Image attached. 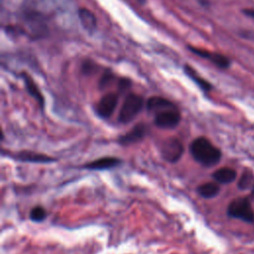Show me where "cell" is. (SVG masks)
I'll use <instances>...</instances> for the list:
<instances>
[{"label":"cell","instance_id":"6da1fadb","mask_svg":"<svg viewBox=\"0 0 254 254\" xmlns=\"http://www.w3.org/2000/svg\"><path fill=\"white\" fill-rule=\"evenodd\" d=\"M190 151L196 162L206 167L217 164L221 158L220 150L204 137L194 139L190 143Z\"/></svg>","mask_w":254,"mask_h":254},{"label":"cell","instance_id":"7a4b0ae2","mask_svg":"<svg viewBox=\"0 0 254 254\" xmlns=\"http://www.w3.org/2000/svg\"><path fill=\"white\" fill-rule=\"evenodd\" d=\"M142 108H143V98L138 94H134V93L128 94L119 111V116H118L119 122L122 124L129 123L139 114Z\"/></svg>","mask_w":254,"mask_h":254},{"label":"cell","instance_id":"3957f363","mask_svg":"<svg viewBox=\"0 0 254 254\" xmlns=\"http://www.w3.org/2000/svg\"><path fill=\"white\" fill-rule=\"evenodd\" d=\"M227 212L230 216L242 219L244 221H253L254 212L252 210L249 200L245 197H240L232 200L227 208Z\"/></svg>","mask_w":254,"mask_h":254},{"label":"cell","instance_id":"277c9868","mask_svg":"<svg viewBox=\"0 0 254 254\" xmlns=\"http://www.w3.org/2000/svg\"><path fill=\"white\" fill-rule=\"evenodd\" d=\"M160 152L166 161L170 163H176L181 159L184 153V146L179 139L171 137L161 143Z\"/></svg>","mask_w":254,"mask_h":254},{"label":"cell","instance_id":"5b68a950","mask_svg":"<svg viewBox=\"0 0 254 254\" xmlns=\"http://www.w3.org/2000/svg\"><path fill=\"white\" fill-rule=\"evenodd\" d=\"M181 121V113L175 108L166 109L156 113L154 123L162 129H173L178 126Z\"/></svg>","mask_w":254,"mask_h":254},{"label":"cell","instance_id":"8992f818","mask_svg":"<svg viewBox=\"0 0 254 254\" xmlns=\"http://www.w3.org/2000/svg\"><path fill=\"white\" fill-rule=\"evenodd\" d=\"M118 103V95L116 93L110 92L101 97L96 105V113L101 118H108L114 112Z\"/></svg>","mask_w":254,"mask_h":254},{"label":"cell","instance_id":"52a82bcc","mask_svg":"<svg viewBox=\"0 0 254 254\" xmlns=\"http://www.w3.org/2000/svg\"><path fill=\"white\" fill-rule=\"evenodd\" d=\"M148 132V126L144 123H139L135 125L128 133L120 136L118 138V142L121 145H130L141 141Z\"/></svg>","mask_w":254,"mask_h":254},{"label":"cell","instance_id":"ba28073f","mask_svg":"<svg viewBox=\"0 0 254 254\" xmlns=\"http://www.w3.org/2000/svg\"><path fill=\"white\" fill-rule=\"evenodd\" d=\"M189 50L191 51L193 54L197 55L198 57L204 58L209 60L213 64H215L216 66L220 67V68H226L229 66L230 64V61L227 57L220 55V54H216V53H211L202 49H197V48H193V47H189Z\"/></svg>","mask_w":254,"mask_h":254},{"label":"cell","instance_id":"9c48e42d","mask_svg":"<svg viewBox=\"0 0 254 254\" xmlns=\"http://www.w3.org/2000/svg\"><path fill=\"white\" fill-rule=\"evenodd\" d=\"M121 160L116 157H102L85 164L83 168L88 170H107L118 166Z\"/></svg>","mask_w":254,"mask_h":254},{"label":"cell","instance_id":"30bf717a","mask_svg":"<svg viewBox=\"0 0 254 254\" xmlns=\"http://www.w3.org/2000/svg\"><path fill=\"white\" fill-rule=\"evenodd\" d=\"M15 158L22 162H31V163H50L55 161L54 158H51L45 154L35 153L31 151L19 152L16 154Z\"/></svg>","mask_w":254,"mask_h":254},{"label":"cell","instance_id":"8fae6325","mask_svg":"<svg viewBox=\"0 0 254 254\" xmlns=\"http://www.w3.org/2000/svg\"><path fill=\"white\" fill-rule=\"evenodd\" d=\"M78 18L86 32L92 34L96 30V18L91 11L85 8H80L78 10Z\"/></svg>","mask_w":254,"mask_h":254},{"label":"cell","instance_id":"7c38bea8","mask_svg":"<svg viewBox=\"0 0 254 254\" xmlns=\"http://www.w3.org/2000/svg\"><path fill=\"white\" fill-rule=\"evenodd\" d=\"M176 106L168 99L164 98V97H160V96H153L151 98L148 99L147 101V109L148 111H152V112H160L166 109H170V108H175Z\"/></svg>","mask_w":254,"mask_h":254},{"label":"cell","instance_id":"4fadbf2b","mask_svg":"<svg viewBox=\"0 0 254 254\" xmlns=\"http://www.w3.org/2000/svg\"><path fill=\"white\" fill-rule=\"evenodd\" d=\"M23 78H24V82H25V86L27 91L29 92V94L31 96H33L39 103L40 107L43 109L44 105H45V100H44V96L42 95L41 91L39 90L37 84L34 82V80L26 73H23Z\"/></svg>","mask_w":254,"mask_h":254},{"label":"cell","instance_id":"5bb4252c","mask_svg":"<svg viewBox=\"0 0 254 254\" xmlns=\"http://www.w3.org/2000/svg\"><path fill=\"white\" fill-rule=\"evenodd\" d=\"M212 178L220 184H229L236 179V172L231 168H220L212 174Z\"/></svg>","mask_w":254,"mask_h":254},{"label":"cell","instance_id":"9a60e30c","mask_svg":"<svg viewBox=\"0 0 254 254\" xmlns=\"http://www.w3.org/2000/svg\"><path fill=\"white\" fill-rule=\"evenodd\" d=\"M197 192L202 197L211 198L214 197L219 192V186L216 183L212 182L204 183L197 188Z\"/></svg>","mask_w":254,"mask_h":254},{"label":"cell","instance_id":"2e32d148","mask_svg":"<svg viewBox=\"0 0 254 254\" xmlns=\"http://www.w3.org/2000/svg\"><path fill=\"white\" fill-rule=\"evenodd\" d=\"M185 72L190 77V79H192L201 89H203L204 91H208L211 88V85L209 82H207L205 79L201 78L200 76H198L196 74V72L189 65H185Z\"/></svg>","mask_w":254,"mask_h":254},{"label":"cell","instance_id":"e0dca14e","mask_svg":"<svg viewBox=\"0 0 254 254\" xmlns=\"http://www.w3.org/2000/svg\"><path fill=\"white\" fill-rule=\"evenodd\" d=\"M47 216V212L45 210L44 207L37 205L34 208H32L31 212H30V219L36 222H40L43 221Z\"/></svg>","mask_w":254,"mask_h":254},{"label":"cell","instance_id":"ac0fdd59","mask_svg":"<svg viewBox=\"0 0 254 254\" xmlns=\"http://www.w3.org/2000/svg\"><path fill=\"white\" fill-rule=\"evenodd\" d=\"M253 182H254V177H253V175L251 174V172H245V173L241 176V178L239 179L238 187H239V189H241V190H247V189H249L250 187H252Z\"/></svg>","mask_w":254,"mask_h":254},{"label":"cell","instance_id":"d6986e66","mask_svg":"<svg viewBox=\"0 0 254 254\" xmlns=\"http://www.w3.org/2000/svg\"><path fill=\"white\" fill-rule=\"evenodd\" d=\"M242 12H243L246 16H248V17H250L251 19L254 20V9H252V8H247V9H244Z\"/></svg>","mask_w":254,"mask_h":254},{"label":"cell","instance_id":"ffe728a7","mask_svg":"<svg viewBox=\"0 0 254 254\" xmlns=\"http://www.w3.org/2000/svg\"><path fill=\"white\" fill-rule=\"evenodd\" d=\"M252 194H253V197H254V187H253V190H252Z\"/></svg>","mask_w":254,"mask_h":254}]
</instances>
